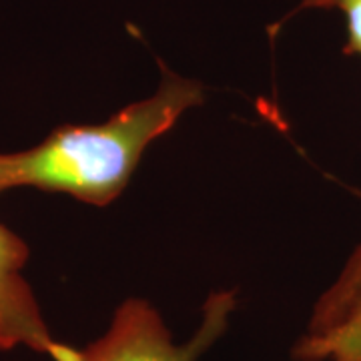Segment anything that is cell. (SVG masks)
Returning a JSON list of instances; mask_svg holds the SVG:
<instances>
[{
	"instance_id": "5b68a950",
	"label": "cell",
	"mask_w": 361,
	"mask_h": 361,
	"mask_svg": "<svg viewBox=\"0 0 361 361\" xmlns=\"http://www.w3.org/2000/svg\"><path fill=\"white\" fill-rule=\"evenodd\" d=\"M303 8H339L348 25V54L361 56V0H303Z\"/></svg>"
},
{
	"instance_id": "6da1fadb",
	"label": "cell",
	"mask_w": 361,
	"mask_h": 361,
	"mask_svg": "<svg viewBox=\"0 0 361 361\" xmlns=\"http://www.w3.org/2000/svg\"><path fill=\"white\" fill-rule=\"evenodd\" d=\"M203 101L197 80L165 68L151 97L123 106L101 125H63L32 149L0 153V193L37 187L109 205L127 187L147 147Z\"/></svg>"
},
{
	"instance_id": "7a4b0ae2",
	"label": "cell",
	"mask_w": 361,
	"mask_h": 361,
	"mask_svg": "<svg viewBox=\"0 0 361 361\" xmlns=\"http://www.w3.org/2000/svg\"><path fill=\"white\" fill-rule=\"evenodd\" d=\"M235 307V291L211 293L193 337L175 343L161 313L147 299L130 297L103 336L78 349V361H199L227 331Z\"/></svg>"
},
{
	"instance_id": "277c9868",
	"label": "cell",
	"mask_w": 361,
	"mask_h": 361,
	"mask_svg": "<svg viewBox=\"0 0 361 361\" xmlns=\"http://www.w3.org/2000/svg\"><path fill=\"white\" fill-rule=\"evenodd\" d=\"M361 307V247L353 253L348 267L331 289L317 301L310 323V336L334 327L353 310Z\"/></svg>"
},
{
	"instance_id": "3957f363",
	"label": "cell",
	"mask_w": 361,
	"mask_h": 361,
	"mask_svg": "<svg viewBox=\"0 0 361 361\" xmlns=\"http://www.w3.org/2000/svg\"><path fill=\"white\" fill-rule=\"evenodd\" d=\"M28 247L0 223V351L28 348L52 361H78V349L54 339L23 275Z\"/></svg>"
}]
</instances>
